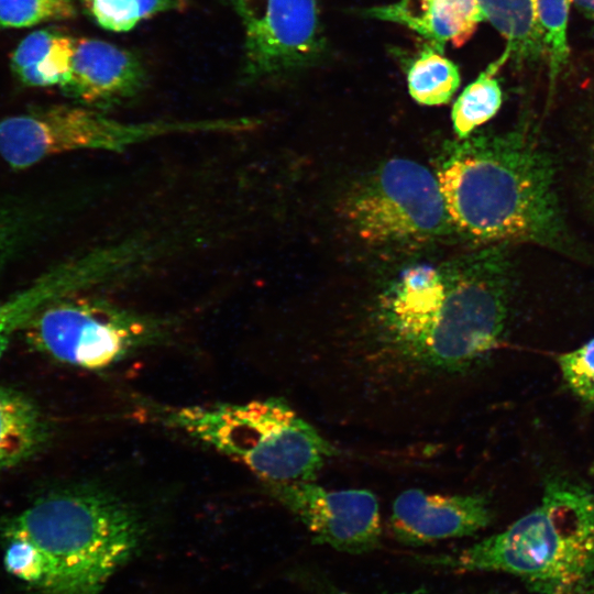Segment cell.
I'll return each instance as SVG.
<instances>
[{"instance_id": "cell-8", "label": "cell", "mask_w": 594, "mask_h": 594, "mask_svg": "<svg viewBox=\"0 0 594 594\" xmlns=\"http://www.w3.org/2000/svg\"><path fill=\"white\" fill-rule=\"evenodd\" d=\"M24 333L31 346L48 358L95 371L162 342L167 324L99 298L72 294L45 306Z\"/></svg>"}, {"instance_id": "cell-3", "label": "cell", "mask_w": 594, "mask_h": 594, "mask_svg": "<svg viewBox=\"0 0 594 594\" xmlns=\"http://www.w3.org/2000/svg\"><path fill=\"white\" fill-rule=\"evenodd\" d=\"M4 538L22 537L41 552L51 594H96L134 551L140 539L135 514L96 490L45 495L8 520Z\"/></svg>"}, {"instance_id": "cell-9", "label": "cell", "mask_w": 594, "mask_h": 594, "mask_svg": "<svg viewBox=\"0 0 594 594\" xmlns=\"http://www.w3.org/2000/svg\"><path fill=\"white\" fill-rule=\"evenodd\" d=\"M244 34L243 75L262 79L311 66L326 50L319 0H226Z\"/></svg>"}, {"instance_id": "cell-11", "label": "cell", "mask_w": 594, "mask_h": 594, "mask_svg": "<svg viewBox=\"0 0 594 594\" xmlns=\"http://www.w3.org/2000/svg\"><path fill=\"white\" fill-rule=\"evenodd\" d=\"M446 294L441 264L406 268L384 290L377 321L392 350L414 364L435 324Z\"/></svg>"}, {"instance_id": "cell-6", "label": "cell", "mask_w": 594, "mask_h": 594, "mask_svg": "<svg viewBox=\"0 0 594 594\" xmlns=\"http://www.w3.org/2000/svg\"><path fill=\"white\" fill-rule=\"evenodd\" d=\"M239 118L128 123L89 107L48 106L0 121V156L12 169L80 150L121 152L176 133L240 132Z\"/></svg>"}, {"instance_id": "cell-28", "label": "cell", "mask_w": 594, "mask_h": 594, "mask_svg": "<svg viewBox=\"0 0 594 594\" xmlns=\"http://www.w3.org/2000/svg\"><path fill=\"white\" fill-rule=\"evenodd\" d=\"M578 10L594 23V0H572Z\"/></svg>"}, {"instance_id": "cell-29", "label": "cell", "mask_w": 594, "mask_h": 594, "mask_svg": "<svg viewBox=\"0 0 594 594\" xmlns=\"http://www.w3.org/2000/svg\"><path fill=\"white\" fill-rule=\"evenodd\" d=\"M339 594H361V593L340 592ZM384 594H387V593H384ZM393 594H409V593H393Z\"/></svg>"}, {"instance_id": "cell-10", "label": "cell", "mask_w": 594, "mask_h": 594, "mask_svg": "<svg viewBox=\"0 0 594 594\" xmlns=\"http://www.w3.org/2000/svg\"><path fill=\"white\" fill-rule=\"evenodd\" d=\"M264 484L307 527L316 542L348 553L369 552L380 544V507L371 491H328L312 482Z\"/></svg>"}, {"instance_id": "cell-26", "label": "cell", "mask_w": 594, "mask_h": 594, "mask_svg": "<svg viewBox=\"0 0 594 594\" xmlns=\"http://www.w3.org/2000/svg\"><path fill=\"white\" fill-rule=\"evenodd\" d=\"M558 363L569 389L582 400L594 404V338L560 354Z\"/></svg>"}, {"instance_id": "cell-21", "label": "cell", "mask_w": 594, "mask_h": 594, "mask_svg": "<svg viewBox=\"0 0 594 594\" xmlns=\"http://www.w3.org/2000/svg\"><path fill=\"white\" fill-rule=\"evenodd\" d=\"M510 61L508 50L490 63L481 74L469 84L453 103L451 120L459 140L469 138L476 129L490 121L502 107L503 91L497 74Z\"/></svg>"}, {"instance_id": "cell-7", "label": "cell", "mask_w": 594, "mask_h": 594, "mask_svg": "<svg viewBox=\"0 0 594 594\" xmlns=\"http://www.w3.org/2000/svg\"><path fill=\"white\" fill-rule=\"evenodd\" d=\"M339 211L375 246L426 244L457 233L435 172L404 157L389 158L359 179Z\"/></svg>"}, {"instance_id": "cell-14", "label": "cell", "mask_w": 594, "mask_h": 594, "mask_svg": "<svg viewBox=\"0 0 594 594\" xmlns=\"http://www.w3.org/2000/svg\"><path fill=\"white\" fill-rule=\"evenodd\" d=\"M364 14L406 26L442 52L449 43L465 44L485 21L479 0H398Z\"/></svg>"}, {"instance_id": "cell-4", "label": "cell", "mask_w": 594, "mask_h": 594, "mask_svg": "<svg viewBox=\"0 0 594 594\" xmlns=\"http://www.w3.org/2000/svg\"><path fill=\"white\" fill-rule=\"evenodd\" d=\"M166 421L238 460L264 482H312L337 453L280 398L180 407Z\"/></svg>"}, {"instance_id": "cell-18", "label": "cell", "mask_w": 594, "mask_h": 594, "mask_svg": "<svg viewBox=\"0 0 594 594\" xmlns=\"http://www.w3.org/2000/svg\"><path fill=\"white\" fill-rule=\"evenodd\" d=\"M47 438L48 427L36 404L16 389L0 386V471L35 455Z\"/></svg>"}, {"instance_id": "cell-25", "label": "cell", "mask_w": 594, "mask_h": 594, "mask_svg": "<svg viewBox=\"0 0 594 594\" xmlns=\"http://www.w3.org/2000/svg\"><path fill=\"white\" fill-rule=\"evenodd\" d=\"M76 14L74 0H0V30L70 20Z\"/></svg>"}, {"instance_id": "cell-2", "label": "cell", "mask_w": 594, "mask_h": 594, "mask_svg": "<svg viewBox=\"0 0 594 594\" xmlns=\"http://www.w3.org/2000/svg\"><path fill=\"white\" fill-rule=\"evenodd\" d=\"M429 562L458 572L507 573L535 594H587L594 583V488L550 477L541 503L505 530Z\"/></svg>"}, {"instance_id": "cell-27", "label": "cell", "mask_w": 594, "mask_h": 594, "mask_svg": "<svg viewBox=\"0 0 594 594\" xmlns=\"http://www.w3.org/2000/svg\"><path fill=\"white\" fill-rule=\"evenodd\" d=\"M3 563L8 573L30 585L41 587L45 576L44 559L38 549L22 537L6 538Z\"/></svg>"}, {"instance_id": "cell-16", "label": "cell", "mask_w": 594, "mask_h": 594, "mask_svg": "<svg viewBox=\"0 0 594 594\" xmlns=\"http://www.w3.org/2000/svg\"><path fill=\"white\" fill-rule=\"evenodd\" d=\"M89 272V264L85 260L58 265L1 301L0 359L14 334L24 331L45 306L75 294L87 282Z\"/></svg>"}, {"instance_id": "cell-23", "label": "cell", "mask_w": 594, "mask_h": 594, "mask_svg": "<svg viewBox=\"0 0 594 594\" xmlns=\"http://www.w3.org/2000/svg\"><path fill=\"white\" fill-rule=\"evenodd\" d=\"M86 13L102 29L127 32L143 20L186 8V0H80Z\"/></svg>"}, {"instance_id": "cell-24", "label": "cell", "mask_w": 594, "mask_h": 594, "mask_svg": "<svg viewBox=\"0 0 594 594\" xmlns=\"http://www.w3.org/2000/svg\"><path fill=\"white\" fill-rule=\"evenodd\" d=\"M572 0H538L548 66L549 99L570 64L568 26Z\"/></svg>"}, {"instance_id": "cell-12", "label": "cell", "mask_w": 594, "mask_h": 594, "mask_svg": "<svg viewBox=\"0 0 594 594\" xmlns=\"http://www.w3.org/2000/svg\"><path fill=\"white\" fill-rule=\"evenodd\" d=\"M491 520L484 495H440L410 488L395 498L389 525L399 542L420 546L474 535Z\"/></svg>"}, {"instance_id": "cell-22", "label": "cell", "mask_w": 594, "mask_h": 594, "mask_svg": "<svg viewBox=\"0 0 594 594\" xmlns=\"http://www.w3.org/2000/svg\"><path fill=\"white\" fill-rule=\"evenodd\" d=\"M410 97L422 106L448 103L458 90L461 76L458 66L444 53L425 43L406 68Z\"/></svg>"}, {"instance_id": "cell-13", "label": "cell", "mask_w": 594, "mask_h": 594, "mask_svg": "<svg viewBox=\"0 0 594 594\" xmlns=\"http://www.w3.org/2000/svg\"><path fill=\"white\" fill-rule=\"evenodd\" d=\"M146 73L139 57L112 43L80 37L62 91L89 108H106L138 95Z\"/></svg>"}, {"instance_id": "cell-15", "label": "cell", "mask_w": 594, "mask_h": 594, "mask_svg": "<svg viewBox=\"0 0 594 594\" xmlns=\"http://www.w3.org/2000/svg\"><path fill=\"white\" fill-rule=\"evenodd\" d=\"M573 77L576 82H572L563 116L566 164L576 202L594 224V68L583 67Z\"/></svg>"}, {"instance_id": "cell-20", "label": "cell", "mask_w": 594, "mask_h": 594, "mask_svg": "<svg viewBox=\"0 0 594 594\" xmlns=\"http://www.w3.org/2000/svg\"><path fill=\"white\" fill-rule=\"evenodd\" d=\"M47 211L30 194L0 191V273L41 238Z\"/></svg>"}, {"instance_id": "cell-17", "label": "cell", "mask_w": 594, "mask_h": 594, "mask_svg": "<svg viewBox=\"0 0 594 594\" xmlns=\"http://www.w3.org/2000/svg\"><path fill=\"white\" fill-rule=\"evenodd\" d=\"M76 41L55 28L34 31L13 51L11 70L25 86L61 87L70 75Z\"/></svg>"}, {"instance_id": "cell-30", "label": "cell", "mask_w": 594, "mask_h": 594, "mask_svg": "<svg viewBox=\"0 0 594 594\" xmlns=\"http://www.w3.org/2000/svg\"><path fill=\"white\" fill-rule=\"evenodd\" d=\"M587 594H594V592H588Z\"/></svg>"}, {"instance_id": "cell-5", "label": "cell", "mask_w": 594, "mask_h": 594, "mask_svg": "<svg viewBox=\"0 0 594 594\" xmlns=\"http://www.w3.org/2000/svg\"><path fill=\"white\" fill-rule=\"evenodd\" d=\"M446 294L416 361L421 369L462 373L497 346L515 287L509 246L488 245L441 263Z\"/></svg>"}, {"instance_id": "cell-19", "label": "cell", "mask_w": 594, "mask_h": 594, "mask_svg": "<svg viewBox=\"0 0 594 594\" xmlns=\"http://www.w3.org/2000/svg\"><path fill=\"white\" fill-rule=\"evenodd\" d=\"M485 20L503 36L519 67L546 62L538 0H479Z\"/></svg>"}, {"instance_id": "cell-1", "label": "cell", "mask_w": 594, "mask_h": 594, "mask_svg": "<svg viewBox=\"0 0 594 594\" xmlns=\"http://www.w3.org/2000/svg\"><path fill=\"white\" fill-rule=\"evenodd\" d=\"M561 158L526 123L444 142L435 174L455 232L482 246L525 244L586 253L561 200Z\"/></svg>"}]
</instances>
